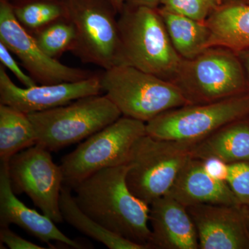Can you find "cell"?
I'll return each instance as SVG.
<instances>
[{
  "label": "cell",
  "mask_w": 249,
  "mask_h": 249,
  "mask_svg": "<svg viewBox=\"0 0 249 249\" xmlns=\"http://www.w3.org/2000/svg\"><path fill=\"white\" fill-rule=\"evenodd\" d=\"M65 18L76 29L71 52L83 63L109 70L122 65L116 10L109 0H62Z\"/></svg>",
  "instance_id": "7"
},
{
  "label": "cell",
  "mask_w": 249,
  "mask_h": 249,
  "mask_svg": "<svg viewBox=\"0 0 249 249\" xmlns=\"http://www.w3.org/2000/svg\"><path fill=\"white\" fill-rule=\"evenodd\" d=\"M71 188L62 186L60 197V211L63 220L78 231L103 244L109 249H147L144 246L131 242L112 233L87 215L78 207Z\"/></svg>",
  "instance_id": "21"
},
{
  "label": "cell",
  "mask_w": 249,
  "mask_h": 249,
  "mask_svg": "<svg viewBox=\"0 0 249 249\" xmlns=\"http://www.w3.org/2000/svg\"><path fill=\"white\" fill-rule=\"evenodd\" d=\"M226 182L240 206L249 211V161L229 164Z\"/></svg>",
  "instance_id": "25"
},
{
  "label": "cell",
  "mask_w": 249,
  "mask_h": 249,
  "mask_svg": "<svg viewBox=\"0 0 249 249\" xmlns=\"http://www.w3.org/2000/svg\"><path fill=\"white\" fill-rule=\"evenodd\" d=\"M0 42L18 57L38 84L80 81L96 75L89 70L67 66L47 55L32 34L18 22L9 0H0Z\"/></svg>",
  "instance_id": "11"
},
{
  "label": "cell",
  "mask_w": 249,
  "mask_h": 249,
  "mask_svg": "<svg viewBox=\"0 0 249 249\" xmlns=\"http://www.w3.org/2000/svg\"><path fill=\"white\" fill-rule=\"evenodd\" d=\"M37 142L50 152L88 139L122 116L106 95H92L49 110L28 114Z\"/></svg>",
  "instance_id": "4"
},
{
  "label": "cell",
  "mask_w": 249,
  "mask_h": 249,
  "mask_svg": "<svg viewBox=\"0 0 249 249\" xmlns=\"http://www.w3.org/2000/svg\"><path fill=\"white\" fill-rule=\"evenodd\" d=\"M166 195L186 208L197 204L240 206L228 183L211 176L199 159L187 162Z\"/></svg>",
  "instance_id": "16"
},
{
  "label": "cell",
  "mask_w": 249,
  "mask_h": 249,
  "mask_svg": "<svg viewBox=\"0 0 249 249\" xmlns=\"http://www.w3.org/2000/svg\"><path fill=\"white\" fill-rule=\"evenodd\" d=\"M31 34L42 50L55 59H58L66 52H71L76 40V29L65 18Z\"/></svg>",
  "instance_id": "23"
},
{
  "label": "cell",
  "mask_w": 249,
  "mask_h": 249,
  "mask_svg": "<svg viewBox=\"0 0 249 249\" xmlns=\"http://www.w3.org/2000/svg\"><path fill=\"white\" fill-rule=\"evenodd\" d=\"M100 76L103 93L122 116L145 124L162 113L190 105L175 83L130 65H117Z\"/></svg>",
  "instance_id": "3"
},
{
  "label": "cell",
  "mask_w": 249,
  "mask_h": 249,
  "mask_svg": "<svg viewBox=\"0 0 249 249\" xmlns=\"http://www.w3.org/2000/svg\"><path fill=\"white\" fill-rule=\"evenodd\" d=\"M245 65L246 71H247V76H248L249 81V53L246 55L245 59Z\"/></svg>",
  "instance_id": "31"
},
{
  "label": "cell",
  "mask_w": 249,
  "mask_h": 249,
  "mask_svg": "<svg viewBox=\"0 0 249 249\" xmlns=\"http://www.w3.org/2000/svg\"><path fill=\"white\" fill-rule=\"evenodd\" d=\"M37 142L35 128L28 114L0 103V160H10Z\"/></svg>",
  "instance_id": "20"
},
{
  "label": "cell",
  "mask_w": 249,
  "mask_h": 249,
  "mask_svg": "<svg viewBox=\"0 0 249 249\" xmlns=\"http://www.w3.org/2000/svg\"><path fill=\"white\" fill-rule=\"evenodd\" d=\"M205 22L210 31L209 48L224 47L235 52L249 48V6L217 8Z\"/></svg>",
  "instance_id": "18"
},
{
  "label": "cell",
  "mask_w": 249,
  "mask_h": 249,
  "mask_svg": "<svg viewBox=\"0 0 249 249\" xmlns=\"http://www.w3.org/2000/svg\"><path fill=\"white\" fill-rule=\"evenodd\" d=\"M190 105L215 102L244 93L245 78L230 49L210 47L192 60H183L174 81Z\"/></svg>",
  "instance_id": "9"
},
{
  "label": "cell",
  "mask_w": 249,
  "mask_h": 249,
  "mask_svg": "<svg viewBox=\"0 0 249 249\" xmlns=\"http://www.w3.org/2000/svg\"><path fill=\"white\" fill-rule=\"evenodd\" d=\"M102 92L101 76L98 74L80 81L20 88L0 65V103L27 114L49 110Z\"/></svg>",
  "instance_id": "12"
},
{
  "label": "cell",
  "mask_w": 249,
  "mask_h": 249,
  "mask_svg": "<svg viewBox=\"0 0 249 249\" xmlns=\"http://www.w3.org/2000/svg\"><path fill=\"white\" fill-rule=\"evenodd\" d=\"M0 241L11 249H43L45 247L36 245L30 241L22 238L7 227H1Z\"/></svg>",
  "instance_id": "27"
},
{
  "label": "cell",
  "mask_w": 249,
  "mask_h": 249,
  "mask_svg": "<svg viewBox=\"0 0 249 249\" xmlns=\"http://www.w3.org/2000/svg\"><path fill=\"white\" fill-rule=\"evenodd\" d=\"M160 0H125V4L130 6H147L157 9Z\"/></svg>",
  "instance_id": "29"
},
{
  "label": "cell",
  "mask_w": 249,
  "mask_h": 249,
  "mask_svg": "<svg viewBox=\"0 0 249 249\" xmlns=\"http://www.w3.org/2000/svg\"><path fill=\"white\" fill-rule=\"evenodd\" d=\"M13 7L18 22L30 33L65 18L62 0L16 1Z\"/></svg>",
  "instance_id": "22"
},
{
  "label": "cell",
  "mask_w": 249,
  "mask_h": 249,
  "mask_svg": "<svg viewBox=\"0 0 249 249\" xmlns=\"http://www.w3.org/2000/svg\"><path fill=\"white\" fill-rule=\"evenodd\" d=\"M8 164H0L1 227L15 224L48 245H51L52 242H58L73 249L85 248L78 241L71 240L62 233L50 218L30 209L18 199L11 188Z\"/></svg>",
  "instance_id": "15"
},
{
  "label": "cell",
  "mask_w": 249,
  "mask_h": 249,
  "mask_svg": "<svg viewBox=\"0 0 249 249\" xmlns=\"http://www.w3.org/2000/svg\"><path fill=\"white\" fill-rule=\"evenodd\" d=\"M150 249H199L197 232L186 206L165 195L150 205Z\"/></svg>",
  "instance_id": "14"
},
{
  "label": "cell",
  "mask_w": 249,
  "mask_h": 249,
  "mask_svg": "<svg viewBox=\"0 0 249 249\" xmlns=\"http://www.w3.org/2000/svg\"><path fill=\"white\" fill-rule=\"evenodd\" d=\"M109 1L114 9L116 10L117 14H120L122 10L124 9L125 0H109Z\"/></svg>",
  "instance_id": "30"
},
{
  "label": "cell",
  "mask_w": 249,
  "mask_h": 249,
  "mask_svg": "<svg viewBox=\"0 0 249 249\" xmlns=\"http://www.w3.org/2000/svg\"><path fill=\"white\" fill-rule=\"evenodd\" d=\"M247 225H248V228H249V211H247Z\"/></svg>",
  "instance_id": "32"
},
{
  "label": "cell",
  "mask_w": 249,
  "mask_h": 249,
  "mask_svg": "<svg viewBox=\"0 0 249 249\" xmlns=\"http://www.w3.org/2000/svg\"><path fill=\"white\" fill-rule=\"evenodd\" d=\"M51 152L36 144L15 155L8 169L15 194L27 195L42 213L59 224L64 221L60 208L63 173Z\"/></svg>",
  "instance_id": "10"
},
{
  "label": "cell",
  "mask_w": 249,
  "mask_h": 249,
  "mask_svg": "<svg viewBox=\"0 0 249 249\" xmlns=\"http://www.w3.org/2000/svg\"><path fill=\"white\" fill-rule=\"evenodd\" d=\"M193 144L142 136L134 144L127 163L129 190L148 205L168 194L179 172L193 158Z\"/></svg>",
  "instance_id": "5"
},
{
  "label": "cell",
  "mask_w": 249,
  "mask_h": 249,
  "mask_svg": "<svg viewBox=\"0 0 249 249\" xmlns=\"http://www.w3.org/2000/svg\"><path fill=\"white\" fill-rule=\"evenodd\" d=\"M33 1V0H16V1Z\"/></svg>",
  "instance_id": "33"
},
{
  "label": "cell",
  "mask_w": 249,
  "mask_h": 249,
  "mask_svg": "<svg viewBox=\"0 0 249 249\" xmlns=\"http://www.w3.org/2000/svg\"><path fill=\"white\" fill-rule=\"evenodd\" d=\"M122 65L173 82L183 62L158 9L124 4L118 19Z\"/></svg>",
  "instance_id": "2"
},
{
  "label": "cell",
  "mask_w": 249,
  "mask_h": 249,
  "mask_svg": "<svg viewBox=\"0 0 249 249\" xmlns=\"http://www.w3.org/2000/svg\"><path fill=\"white\" fill-rule=\"evenodd\" d=\"M206 171L214 178L220 181H226L228 175L229 164L217 159L202 160Z\"/></svg>",
  "instance_id": "28"
},
{
  "label": "cell",
  "mask_w": 249,
  "mask_h": 249,
  "mask_svg": "<svg viewBox=\"0 0 249 249\" xmlns=\"http://www.w3.org/2000/svg\"><path fill=\"white\" fill-rule=\"evenodd\" d=\"M219 0H160L161 9L199 22H205L217 9Z\"/></svg>",
  "instance_id": "24"
},
{
  "label": "cell",
  "mask_w": 249,
  "mask_h": 249,
  "mask_svg": "<svg viewBox=\"0 0 249 249\" xmlns=\"http://www.w3.org/2000/svg\"><path fill=\"white\" fill-rule=\"evenodd\" d=\"M158 11L174 48L181 58L192 60L209 49L210 31L206 22L194 20L161 8Z\"/></svg>",
  "instance_id": "19"
},
{
  "label": "cell",
  "mask_w": 249,
  "mask_h": 249,
  "mask_svg": "<svg viewBox=\"0 0 249 249\" xmlns=\"http://www.w3.org/2000/svg\"><path fill=\"white\" fill-rule=\"evenodd\" d=\"M249 114V93L215 102L188 105L146 123V134L158 139L195 142Z\"/></svg>",
  "instance_id": "8"
},
{
  "label": "cell",
  "mask_w": 249,
  "mask_h": 249,
  "mask_svg": "<svg viewBox=\"0 0 249 249\" xmlns=\"http://www.w3.org/2000/svg\"><path fill=\"white\" fill-rule=\"evenodd\" d=\"M200 249H249L247 211L240 206L197 204L187 207Z\"/></svg>",
  "instance_id": "13"
},
{
  "label": "cell",
  "mask_w": 249,
  "mask_h": 249,
  "mask_svg": "<svg viewBox=\"0 0 249 249\" xmlns=\"http://www.w3.org/2000/svg\"><path fill=\"white\" fill-rule=\"evenodd\" d=\"M127 164L99 170L73 188L78 207L107 231L150 249V205L126 181Z\"/></svg>",
  "instance_id": "1"
},
{
  "label": "cell",
  "mask_w": 249,
  "mask_h": 249,
  "mask_svg": "<svg viewBox=\"0 0 249 249\" xmlns=\"http://www.w3.org/2000/svg\"><path fill=\"white\" fill-rule=\"evenodd\" d=\"M145 134V122L122 116L90 136L62 157L64 186L73 189L99 170L127 164L134 144Z\"/></svg>",
  "instance_id": "6"
},
{
  "label": "cell",
  "mask_w": 249,
  "mask_h": 249,
  "mask_svg": "<svg viewBox=\"0 0 249 249\" xmlns=\"http://www.w3.org/2000/svg\"><path fill=\"white\" fill-rule=\"evenodd\" d=\"M224 126L192 146L193 158L217 159L228 164L249 161V121Z\"/></svg>",
  "instance_id": "17"
},
{
  "label": "cell",
  "mask_w": 249,
  "mask_h": 249,
  "mask_svg": "<svg viewBox=\"0 0 249 249\" xmlns=\"http://www.w3.org/2000/svg\"><path fill=\"white\" fill-rule=\"evenodd\" d=\"M0 62L2 66L6 67L12 72L13 74L25 88H31L37 85V83L29 76V73L23 71L15 60L12 53L1 42H0Z\"/></svg>",
  "instance_id": "26"
}]
</instances>
